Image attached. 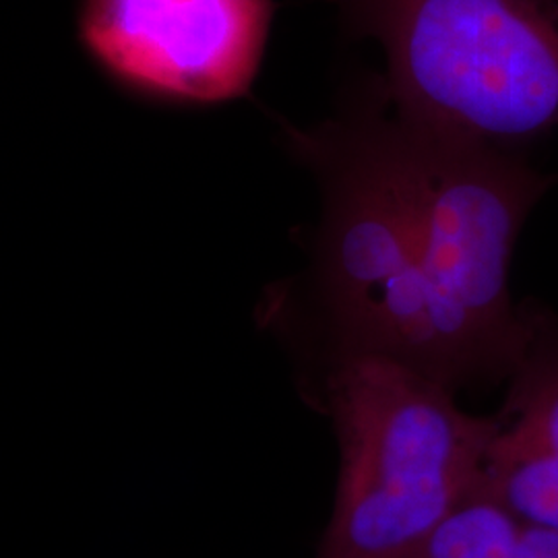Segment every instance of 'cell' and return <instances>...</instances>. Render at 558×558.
Segmentation results:
<instances>
[{"label": "cell", "instance_id": "1", "mask_svg": "<svg viewBox=\"0 0 558 558\" xmlns=\"http://www.w3.org/2000/svg\"><path fill=\"white\" fill-rule=\"evenodd\" d=\"M294 145L325 186L317 302L327 364L383 356L439 380L418 161L383 80Z\"/></svg>", "mask_w": 558, "mask_h": 558}, {"label": "cell", "instance_id": "2", "mask_svg": "<svg viewBox=\"0 0 558 558\" xmlns=\"http://www.w3.org/2000/svg\"><path fill=\"white\" fill-rule=\"evenodd\" d=\"M323 410L338 440L336 502L317 558H408L478 486L499 418L383 356L325 366Z\"/></svg>", "mask_w": 558, "mask_h": 558}, {"label": "cell", "instance_id": "3", "mask_svg": "<svg viewBox=\"0 0 558 558\" xmlns=\"http://www.w3.org/2000/svg\"><path fill=\"white\" fill-rule=\"evenodd\" d=\"M408 119L530 147L558 129V0H336Z\"/></svg>", "mask_w": 558, "mask_h": 558}, {"label": "cell", "instance_id": "4", "mask_svg": "<svg viewBox=\"0 0 558 558\" xmlns=\"http://www.w3.org/2000/svg\"><path fill=\"white\" fill-rule=\"evenodd\" d=\"M403 120L418 161L437 377L456 393L509 379L527 331V308L509 288L513 248L557 177L538 170L527 147Z\"/></svg>", "mask_w": 558, "mask_h": 558}, {"label": "cell", "instance_id": "5", "mask_svg": "<svg viewBox=\"0 0 558 558\" xmlns=\"http://www.w3.org/2000/svg\"><path fill=\"white\" fill-rule=\"evenodd\" d=\"M271 15V0H83L81 40L131 89L218 104L257 77Z\"/></svg>", "mask_w": 558, "mask_h": 558}, {"label": "cell", "instance_id": "6", "mask_svg": "<svg viewBox=\"0 0 558 558\" xmlns=\"http://www.w3.org/2000/svg\"><path fill=\"white\" fill-rule=\"evenodd\" d=\"M525 308L527 331L497 416L499 437L558 456V319L539 304Z\"/></svg>", "mask_w": 558, "mask_h": 558}, {"label": "cell", "instance_id": "7", "mask_svg": "<svg viewBox=\"0 0 558 558\" xmlns=\"http://www.w3.org/2000/svg\"><path fill=\"white\" fill-rule=\"evenodd\" d=\"M480 486L527 527L558 534V456L493 440Z\"/></svg>", "mask_w": 558, "mask_h": 558}]
</instances>
